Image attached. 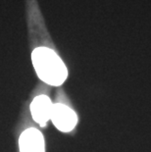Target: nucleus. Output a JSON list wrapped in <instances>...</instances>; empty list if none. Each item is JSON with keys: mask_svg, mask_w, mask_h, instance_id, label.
Wrapping results in <instances>:
<instances>
[{"mask_svg": "<svg viewBox=\"0 0 151 152\" xmlns=\"http://www.w3.org/2000/svg\"><path fill=\"white\" fill-rule=\"evenodd\" d=\"M31 63L37 77L44 85L60 88L68 79V68L53 48L37 46L31 52Z\"/></svg>", "mask_w": 151, "mask_h": 152, "instance_id": "1", "label": "nucleus"}, {"mask_svg": "<svg viewBox=\"0 0 151 152\" xmlns=\"http://www.w3.org/2000/svg\"><path fill=\"white\" fill-rule=\"evenodd\" d=\"M50 123L62 134H72L79 125L78 113L62 88H58L53 100Z\"/></svg>", "mask_w": 151, "mask_h": 152, "instance_id": "2", "label": "nucleus"}, {"mask_svg": "<svg viewBox=\"0 0 151 152\" xmlns=\"http://www.w3.org/2000/svg\"><path fill=\"white\" fill-rule=\"evenodd\" d=\"M53 100L49 94V89L43 88L34 96L30 103V113L33 121L38 128L45 129L51 120Z\"/></svg>", "mask_w": 151, "mask_h": 152, "instance_id": "3", "label": "nucleus"}, {"mask_svg": "<svg viewBox=\"0 0 151 152\" xmlns=\"http://www.w3.org/2000/svg\"><path fill=\"white\" fill-rule=\"evenodd\" d=\"M19 152H46V140L37 126H30L21 132L18 138Z\"/></svg>", "mask_w": 151, "mask_h": 152, "instance_id": "4", "label": "nucleus"}]
</instances>
